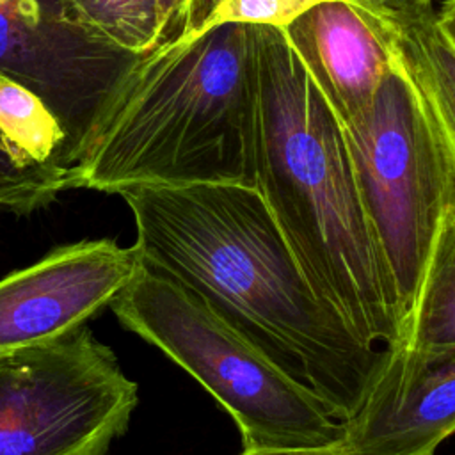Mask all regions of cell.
Segmentation results:
<instances>
[{"instance_id":"cell-1","label":"cell","mask_w":455,"mask_h":455,"mask_svg":"<svg viewBox=\"0 0 455 455\" xmlns=\"http://www.w3.org/2000/svg\"><path fill=\"white\" fill-rule=\"evenodd\" d=\"M119 196L142 265L199 295L336 419L359 409L386 347L363 345L316 299L254 187L137 185Z\"/></svg>"},{"instance_id":"cell-2","label":"cell","mask_w":455,"mask_h":455,"mask_svg":"<svg viewBox=\"0 0 455 455\" xmlns=\"http://www.w3.org/2000/svg\"><path fill=\"white\" fill-rule=\"evenodd\" d=\"M256 37V190L316 299L363 345H393L400 304L359 197L341 124L281 28L259 25Z\"/></svg>"},{"instance_id":"cell-3","label":"cell","mask_w":455,"mask_h":455,"mask_svg":"<svg viewBox=\"0 0 455 455\" xmlns=\"http://www.w3.org/2000/svg\"><path fill=\"white\" fill-rule=\"evenodd\" d=\"M258 37L220 25L162 41L126 71L73 169V188L238 183L256 188Z\"/></svg>"},{"instance_id":"cell-4","label":"cell","mask_w":455,"mask_h":455,"mask_svg":"<svg viewBox=\"0 0 455 455\" xmlns=\"http://www.w3.org/2000/svg\"><path fill=\"white\" fill-rule=\"evenodd\" d=\"M108 307L231 414L243 450L332 448L339 441L341 421L318 396L178 281L140 263Z\"/></svg>"},{"instance_id":"cell-5","label":"cell","mask_w":455,"mask_h":455,"mask_svg":"<svg viewBox=\"0 0 455 455\" xmlns=\"http://www.w3.org/2000/svg\"><path fill=\"white\" fill-rule=\"evenodd\" d=\"M341 130L403 320L435 238L455 213V142L437 130L393 69L370 110Z\"/></svg>"},{"instance_id":"cell-6","label":"cell","mask_w":455,"mask_h":455,"mask_svg":"<svg viewBox=\"0 0 455 455\" xmlns=\"http://www.w3.org/2000/svg\"><path fill=\"white\" fill-rule=\"evenodd\" d=\"M139 402L87 325L0 355V455H108Z\"/></svg>"},{"instance_id":"cell-7","label":"cell","mask_w":455,"mask_h":455,"mask_svg":"<svg viewBox=\"0 0 455 455\" xmlns=\"http://www.w3.org/2000/svg\"><path fill=\"white\" fill-rule=\"evenodd\" d=\"M139 57L84 23L68 0H0V75L30 91L59 121L71 174L98 116Z\"/></svg>"},{"instance_id":"cell-8","label":"cell","mask_w":455,"mask_h":455,"mask_svg":"<svg viewBox=\"0 0 455 455\" xmlns=\"http://www.w3.org/2000/svg\"><path fill=\"white\" fill-rule=\"evenodd\" d=\"M137 251L116 240L55 247L0 279V355L59 339L108 307L135 277Z\"/></svg>"},{"instance_id":"cell-9","label":"cell","mask_w":455,"mask_h":455,"mask_svg":"<svg viewBox=\"0 0 455 455\" xmlns=\"http://www.w3.org/2000/svg\"><path fill=\"white\" fill-rule=\"evenodd\" d=\"M359 409L332 450L352 455H434L455 428V352L386 347Z\"/></svg>"},{"instance_id":"cell-10","label":"cell","mask_w":455,"mask_h":455,"mask_svg":"<svg viewBox=\"0 0 455 455\" xmlns=\"http://www.w3.org/2000/svg\"><path fill=\"white\" fill-rule=\"evenodd\" d=\"M341 128L364 116L391 59L377 34L343 0H322L281 28Z\"/></svg>"},{"instance_id":"cell-11","label":"cell","mask_w":455,"mask_h":455,"mask_svg":"<svg viewBox=\"0 0 455 455\" xmlns=\"http://www.w3.org/2000/svg\"><path fill=\"white\" fill-rule=\"evenodd\" d=\"M455 2L387 32H375L391 69L409 85L428 119L455 142Z\"/></svg>"},{"instance_id":"cell-12","label":"cell","mask_w":455,"mask_h":455,"mask_svg":"<svg viewBox=\"0 0 455 455\" xmlns=\"http://www.w3.org/2000/svg\"><path fill=\"white\" fill-rule=\"evenodd\" d=\"M393 345L419 352H455V213L435 238Z\"/></svg>"},{"instance_id":"cell-13","label":"cell","mask_w":455,"mask_h":455,"mask_svg":"<svg viewBox=\"0 0 455 455\" xmlns=\"http://www.w3.org/2000/svg\"><path fill=\"white\" fill-rule=\"evenodd\" d=\"M0 133L12 151L46 169L73 174L68 139L53 114L30 91L0 75Z\"/></svg>"},{"instance_id":"cell-14","label":"cell","mask_w":455,"mask_h":455,"mask_svg":"<svg viewBox=\"0 0 455 455\" xmlns=\"http://www.w3.org/2000/svg\"><path fill=\"white\" fill-rule=\"evenodd\" d=\"M76 16L116 46L142 55L160 44L156 0H68Z\"/></svg>"},{"instance_id":"cell-15","label":"cell","mask_w":455,"mask_h":455,"mask_svg":"<svg viewBox=\"0 0 455 455\" xmlns=\"http://www.w3.org/2000/svg\"><path fill=\"white\" fill-rule=\"evenodd\" d=\"M318 2L322 0H190L188 18L180 36L194 37L229 23L283 28Z\"/></svg>"},{"instance_id":"cell-16","label":"cell","mask_w":455,"mask_h":455,"mask_svg":"<svg viewBox=\"0 0 455 455\" xmlns=\"http://www.w3.org/2000/svg\"><path fill=\"white\" fill-rule=\"evenodd\" d=\"M69 188L71 178L66 172L20 158L0 133V208L28 213Z\"/></svg>"},{"instance_id":"cell-17","label":"cell","mask_w":455,"mask_h":455,"mask_svg":"<svg viewBox=\"0 0 455 455\" xmlns=\"http://www.w3.org/2000/svg\"><path fill=\"white\" fill-rule=\"evenodd\" d=\"M373 32H387L434 11L432 0H343Z\"/></svg>"},{"instance_id":"cell-18","label":"cell","mask_w":455,"mask_h":455,"mask_svg":"<svg viewBox=\"0 0 455 455\" xmlns=\"http://www.w3.org/2000/svg\"><path fill=\"white\" fill-rule=\"evenodd\" d=\"M160 43L178 37L187 23L190 0H156Z\"/></svg>"},{"instance_id":"cell-19","label":"cell","mask_w":455,"mask_h":455,"mask_svg":"<svg viewBox=\"0 0 455 455\" xmlns=\"http://www.w3.org/2000/svg\"><path fill=\"white\" fill-rule=\"evenodd\" d=\"M240 455H352L332 448H290V450H243Z\"/></svg>"}]
</instances>
